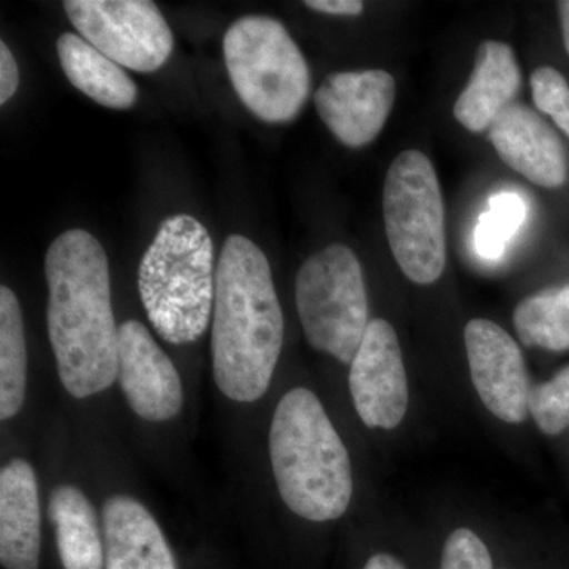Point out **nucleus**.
I'll return each instance as SVG.
<instances>
[{
  "label": "nucleus",
  "instance_id": "obj_1",
  "mask_svg": "<svg viewBox=\"0 0 569 569\" xmlns=\"http://www.w3.org/2000/svg\"><path fill=\"white\" fill-rule=\"evenodd\" d=\"M44 276L48 336L61 383L74 399L99 395L118 378L107 252L89 231H66L48 249Z\"/></svg>",
  "mask_w": 569,
  "mask_h": 569
},
{
  "label": "nucleus",
  "instance_id": "obj_2",
  "mask_svg": "<svg viewBox=\"0 0 569 569\" xmlns=\"http://www.w3.org/2000/svg\"><path fill=\"white\" fill-rule=\"evenodd\" d=\"M284 321L263 250L241 234L228 236L217 263L212 310V373L234 402L268 391L282 353Z\"/></svg>",
  "mask_w": 569,
  "mask_h": 569
},
{
  "label": "nucleus",
  "instance_id": "obj_3",
  "mask_svg": "<svg viewBox=\"0 0 569 569\" xmlns=\"http://www.w3.org/2000/svg\"><path fill=\"white\" fill-rule=\"evenodd\" d=\"M277 489L299 518H342L353 496L350 456L320 399L295 388L280 400L269 430Z\"/></svg>",
  "mask_w": 569,
  "mask_h": 569
},
{
  "label": "nucleus",
  "instance_id": "obj_4",
  "mask_svg": "<svg viewBox=\"0 0 569 569\" xmlns=\"http://www.w3.org/2000/svg\"><path fill=\"white\" fill-rule=\"evenodd\" d=\"M216 276L204 224L189 213L168 217L138 269L141 302L157 335L173 346L200 339L212 316Z\"/></svg>",
  "mask_w": 569,
  "mask_h": 569
},
{
  "label": "nucleus",
  "instance_id": "obj_5",
  "mask_svg": "<svg viewBox=\"0 0 569 569\" xmlns=\"http://www.w3.org/2000/svg\"><path fill=\"white\" fill-rule=\"evenodd\" d=\"M224 66L247 110L261 121L284 123L302 111L310 70L298 44L276 18H239L223 37Z\"/></svg>",
  "mask_w": 569,
  "mask_h": 569
},
{
  "label": "nucleus",
  "instance_id": "obj_6",
  "mask_svg": "<svg viewBox=\"0 0 569 569\" xmlns=\"http://www.w3.org/2000/svg\"><path fill=\"white\" fill-rule=\"evenodd\" d=\"M389 247L403 274L437 282L447 264L445 206L436 168L425 153L406 151L389 167L383 189Z\"/></svg>",
  "mask_w": 569,
  "mask_h": 569
},
{
  "label": "nucleus",
  "instance_id": "obj_7",
  "mask_svg": "<svg viewBox=\"0 0 569 569\" xmlns=\"http://www.w3.org/2000/svg\"><path fill=\"white\" fill-rule=\"evenodd\" d=\"M296 307L307 342L351 365L369 326L361 263L350 247L313 253L296 276Z\"/></svg>",
  "mask_w": 569,
  "mask_h": 569
},
{
  "label": "nucleus",
  "instance_id": "obj_8",
  "mask_svg": "<svg viewBox=\"0 0 569 569\" xmlns=\"http://www.w3.org/2000/svg\"><path fill=\"white\" fill-rule=\"evenodd\" d=\"M82 39L126 69L152 73L170 58L173 32L151 0H66Z\"/></svg>",
  "mask_w": 569,
  "mask_h": 569
},
{
  "label": "nucleus",
  "instance_id": "obj_9",
  "mask_svg": "<svg viewBox=\"0 0 569 569\" xmlns=\"http://www.w3.org/2000/svg\"><path fill=\"white\" fill-rule=\"evenodd\" d=\"M348 383L356 411L367 427L391 430L406 418V366L395 328L387 320L377 318L367 326Z\"/></svg>",
  "mask_w": 569,
  "mask_h": 569
},
{
  "label": "nucleus",
  "instance_id": "obj_10",
  "mask_svg": "<svg viewBox=\"0 0 569 569\" xmlns=\"http://www.w3.org/2000/svg\"><path fill=\"white\" fill-rule=\"evenodd\" d=\"M463 337L471 381L482 403L509 425L526 421L531 387L518 343L505 329L485 318L468 321Z\"/></svg>",
  "mask_w": 569,
  "mask_h": 569
},
{
  "label": "nucleus",
  "instance_id": "obj_11",
  "mask_svg": "<svg viewBox=\"0 0 569 569\" xmlns=\"http://www.w3.org/2000/svg\"><path fill=\"white\" fill-rule=\"evenodd\" d=\"M395 100L396 81L385 70L336 71L313 96L321 121L348 148L376 140Z\"/></svg>",
  "mask_w": 569,
  "mask_h": 569
},
{
  "label": "nucleus",
  "instance_id": "obj_12",
  "mask_svg": "<svg viewBox=\"0 0 569 569\" xmlns=\"http://www.w3.org/2000/svg\"><path fill=\"white\" fill-rule=\"evenodd\" d=\"M118 378L130 408L146 421H168L181 411L178 369L138 320L119 326Z\"/></svg>",
  "mask_w": 569,
  "mask_h": 569
},
{
  "label": "nucleus",
  "instance_id": "obj_13",
  "mask_svg": "<svg viewBox=\"0 0 569 569\" xmlns=\"http://www.w3.org/2000/svg\"><path fill=\"white\" fill-rule=\"evenodd\" d=\"M489 140L500 159L523 178L546 189L568 179L567 149L537 111L511 103L489 127Z\"/></svg>",
  "mask_w": 569,
  "mask_h": 569
},
{
  "label": "nucleus",
  "instance_id": "obj_14",
  "mask_svg": "<svg viewBox=\"0 0 569 569\" xmlns=\"http://www.w3.org/2000/svg\"><path fill=\"white\" fill-rule=\"evenodd\" d=\"M41 515L36 471L14 459L0 471V561L7 569H39Z\"/></svg>",
  "mask_w": 569,
  "mask_h": 569
},
{
  "label": "nucleus",
  "instance_id": "obj_15",
  "mask_svg": "<svg viewBox=\"0 0 569 569\" xmlns=\"http://www.w3.org/2000/svg\"><path fill=\"white\" fill-rule=\"evenodd\" d=\"M103 533L104 569H178L159 523L132 497L104 501Z\"/></svg>",
  "mask_w": 569,
  "mask_h": 569
},
{
  "label": "nucleus",
  "instance_id": "obj_16",
  "mask_svg": "<svg viewBox=\"0 0 569 569\" xmlns=\"http://www.w3.org/2000/svg\"><path fill=\"white\" fill-rule=\"evenodd\" d=\"M520 81L522 77L511 47L503 41H482L470 81L455 104V118L470 132L489 130L498 114L515 100Z\"/></svg>",
  "mask_w": 569,
  "mask_h": 569
},
{
  "label": "nucleus",
  "instance_id": "obj_17",
  "mask_svg": "<svg viewBox=\"0 0 569 569\" xmlns=\"http://www.w3.org/2000/svg\"><path fill=\"white\" fill-rule=\"evenodd\" d=\"M56 50L67 80L93 102L111 110H129L137 103L132 78L78 33H62Z\"/></svg>",
  "mask_w": 569,
  "mask_h": 569
},
{
  "label": "nucleus",
  "instance_id": "obj_18",
  "mask_svg": "<svg viewBox=\"0 0 569 569\" xmlns=\"http://www.w3.org/2000/svg\"><path fill=\"white\" fill-rule=\"evenodd\" d=\"M48 512L63 569H103L104 546L89 498L74 486H58Z\"/></svg>",
  "mask_w": 569,
  "mask_h": 569
},
{
  "label": "nucleus",
  "instance_id": "obj_19",
  "mask_svg": "<svg viewBox=\"0 0 569 569\" xmlns=\"http://www.w3.org/2000/svg\"><path fill=\"white\" fill-rule=\"evenodd\" d=\"M28 388V346L17 295L0 288V418L20 413Z\"/></svg>",
  "mask_w": 569,
  "mask_h": 569
},
{
  "label": "nucleus",
  "instance_id": "obj_20",
  "mask_svg": "<svg viewBox=\"0 0 569 569\" xmlns=\"http://www.w3.org/2000/svg\"><path fill=\"white\" fill-rule=\"evenodd\" d=\"M515 326L523 346L569 350V283L546 288L519 302Z\"/></svg>",
  "mask_w": 569,
  "mask_h": 569
},
{
  "label": "nucleus",
  "instance_id": "obj_21",
  "mask_svg": "<svg viewBox=\"0 0 569 569\" xmlns=\"http://www.w3.org/2000/svg\"><path fill=\"white\" fill-rule=\"evenodd\" d=\"M529 411L546 436H559L569 427V366L552 380L531 388Z\"/></svg>",
  "mask_w": 569,
  "mask_h": 569
},
{
  "label": "nucleus",
  "instance_id": "obj_22",
  "mask_svg": "<svg viewBox=\"0 0 569 569\" xmlns=\"http://www.w3.org/2000/svg\"><path fill=\"white\" fill-rule=\"evenodd\" d=\"M531 93L539 111L550 116L569 137V84L552 67H541L531 73Z\"/></svg>",
  "mask_w": 569,
  "mask_h": 569
},
{
  "label": "nucleus",
  "instance_id": "obj_23",
  "mask_svg": "<svg viewBox=\"0 0 569 569\" xmlns=\"http://www.w3.org/2000/svg\"><path fill=\"white\" fill-rule=\"evenodd\" d=\"M440 569H493V565L482 539L470 529H458L445 542Z\"/></svg>",
  "mask_w": 569,
  "mask_h": 569
},
{
  "label": "nucleus",
  "instance_id": "obj_24",
  "mask_svg": "<svg viewBox=\"0 0 569 569\" xmlns=\"http://www.w3.org/2000/svg\"><path fill=\"white\" fill-rule=\"evenodd\" d=\"M490 220H496V224L508 236L509 239L515 238L527 220L526 200L515 192H500L492 194L488 201V209L485 211Z\"/></svg>",
  "mask_w": 569,
  "mask_h": 569
},
{
  "label": "nucleus",
  "instance_id": "obj_25",
  "mask_svg": "<svg viewBox=\"0 0 569 569\" xmlns=\"http://www.w3.org/2000/svg\"><path fill=\"white\" fill-rule=\"evenodd\" d=\"M475 252L485 261H498L507 252L508 236L489 219L488 213L482 212L478 217L473 233Z\"/></svg>",
  "mask_w": 569,
  "mask_h": 569
},
{
  "label": "nucleus",
  "instance_id": "obj_26",
  "mask_svg": "<svg viewBox=\"0 0 569 569\" xmlns=\"http://www.w3.org/2000/svg\"><path fill=\"white\" fill-rule=\"evenodd\" d=\"M20 70L14 61L13 52L6 41L0 43V103L6 104L18 91Z\"/></svg>",
  "mask_w": 569,
  "mask_h": 569
},
{
  "label": "nucleus",
  "instance_id": "obj_27",
  "mask_svg": "<svg viewBox=\"0 0 569 569\" xmlns=\"http://www.w3.org/2000/svg\"><path fill=\"white\" fill-rule=\"evenodd\" d=\"M306 7L328 14H346L358 17L365 10V3L359 0H307Z\"/></svg>",
  "mask_w": 569,
  "mask_h": 569
},
{
  "label": "nucleus",
  "instance_id": "obj_28",
  "mask_svg": "<svg viewBox=\"0 0 569 569\" xmlns=\"http://www.w3.org/2000/svg\"><path fill=\"white\" fill-rule=\"evenodd\" d=\"M365 569H406V567L389 553H376L367 560Z\"/></svg>",
  "mask_w": 569,
  "mask_h": 569
},
{
  "label": "nucleus",
  "instance_id": "obj_29",
  "mask_svg": "<svg viewBox=\"0 0 569 569\" xmlns=\"http://www.w3.org/2000/svg\"><path fill=\"white\" fill-rule=\"evenodd\" d=\"M559 13L565 50H567L569 56V0H561V2H559Z\"/></svg>",
  "mask_w": 569,
  "mask_h": 569
}]
</instances>
